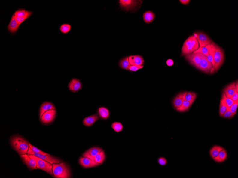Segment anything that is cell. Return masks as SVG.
Returning <instances> with one entry per match:
<instances>
[{"label": "cell", "instance_id": "30", "mask_svg": "<svg viewBox=\"0 0 238 178\" xmlns=\"http://www.w3.org/2000/svg\"><path fill=\"white\" fill-rule=\"evenodd\" d=\"M191 107V106L189 101L185 99L183 101V103H182L181 106L179 108L176 109V110L179 112H185L188 110Z\"/></svg>", "mask_w": 238, "mask_h": 178}, {"label": "cell", "instance_id": "10", "mask_svg": "<svg viewBox=\"0 0 238 178\" xmlns=\"http://www.w3.org/2000/svg\"><path fill=\"white\" fill-rule=\"evenodd\" d=\"M56 114L55 110H50L46 112L40 118V121L42 123L48 124L53 121Z\"/></svg>", "mask_w": 238, "mask_h": 178}, {"label": "cell", "instance_id": "18", "mask_svg": "<svg viewBox=\"0 0 238 178\" xmlns=\"http://www.w3.org/2000/svg\"><path fill=\"white\" fill-rule=\"evenodd\" d=\"M103 150L102 149L99 147H93L88 150L83 154L84 157L87 158L94 160L95 156Z\"/></svg>", "mask_w": 238, "mask_h": 178}, {"label": "cell", "instance_id": "11", "mask_svg": "<svg viewBox=\"0 0 238 178\" xmlns=\"http://www.w3.org/2000/svg\"><path fill=\"white\" fill-rule=\"evenodd\" d=\"M82 86L80 80L76 78H73L69 82L68 87L72 92L76 93L81 89Z\"/></svg>", "mask_w": 238, "mask_h": 178}, {"label": "cell", "instance_id": "27", "mask_svg": "<svg viewBox=\"0 0 238 178\" xmlns=\"http://www.w3.org/2000/svg\"><path fill=\"white\" fill-rule=\"evenodd\" d=\"M197 97V94L192 92H189L186 95L185 99L186 100L189 101L191 106Z\"/></svg>", "mask_w": 238, "mask_h": 178}, {"label": "cell", "instance_id": "26", "mask_svg": "<svg viewBox=\"0 0 238 178\" xmlns=\"http://www.w3.org/2000/svg\"><path fill=\"white\" fill-rule=\"evenodd\" d=\"M119 65L121 68L128 70L130 66L128 61V57H125L122 59L119 62Z\"/></svg>", "mask_w": 238, "mask_h": 178}, {"label": "cell", "instance_id": "24", "mask_svg": "<svg viewBox=\"0 0 238 178\" xmlns=\"http://www.w3.org/2000/svg\"><path fill=\"white\" fill-rule=\"evenodd\" d=\"M32 14L33 12L32 11L26 10L24 9H18L15 11L13 14L15 16L18 17H23L28 15H32Z\"/></svg>", "mask_w": 238, "mask_h": 178}, {"label": "cell", "instance_id": "28", "mask_svg": "<svg viewBox=\"0 0 238 178\" xmlns=\"http://www.w3.org/2000/svg\"><path fill=\"white\" fill-rule=\"evenodd\" d=\"M224 149L222 147L218 146H214L210 150V156L213 159L218 156L219 153Z\"/></svg>", "mask_w": 238, "mask_h": 178}, {"label": "cell", "instance_id": "43", "mask_svg": "<svg viewBox=\"0 0 238 178\" xmlns=\"http://www.w3.org/2000/svg\"><path fill=\"white\" fill-rule=\"evenodd\" d=\"M167 65L168 66H172L174 64V61L172 59H168L166 62Z\"/></svg>", "mask_w": 238, "mask_h": 178}, {"label": "cell", "instance_id": "42", "mask_svg": "<svg viewBox=\"0 0 238 178\" xmlns=\"http://www.w3.org/2000/svg\"><path fill=\"white\" fill-rule=\"evenodd\" d=\"M229 99H231L232 100L234 101L238 100V93L236 90L233 95L230 97Z\"/></svg>", "mask_w": 238, "mask_h": 178}, {"label": "cell", "instance_id": "20", "mask_svg": "<svg viewBox=\"0 0 238 178\" xmlns=\"http://www.w3.org/2000/svg\"><path fill=\"white\" fill-rule=\"evenodd\" d=\"M236 82L230 84L226 86L223 90V91L225 93L226 96L229 98L230 97L233 95L236 90L235 88Z\"/></svg>", "mask_w": 238, "mask_h": 178}, {"label": "cell", "instance_id": "22", "mask_svg": "<svg viewBox=\"0 0 238 178\" xmlns=\"http://www.w3.org/2000/svg\"><path fill=\"white\" fill-rule=\"evenodd\" d=\"M143 18L146 23L149 24L154 20L155 15L154 13L151 11H147L144 13Z\"/></svg>", "mask_w": 238, "mask_h": 178}, {"label": "cell", "instance_id": "32", "mask_svg": "<svg viewBox=\"0 0 238 178\" xmlns=\"http://www.w3.org/2000/svg\"><path fill=\"white\" fill-rule=\"evenodd\" d=\"M72 28V27L69 24H64L61 25L60 28L61 33L66 34L69 32Z\"/></svg>", "mask_w": 238, "mask_h": 178}, {"label": "cell", "instance_id": "5", "mask_svg": "<svg viewBox=\"0 0 238 178\" xmlns=\"http://www.w3.org/2000/svg\"><path fill=\"white\" fill-rule=\"evenodd\" d=\"M30 158L35 161L36 164L37 168L47 172L51 175H53L52 165L47 161L42 159L33 155H28Z\"/></svg>", "mask_w": 238, "mask_h": 178}, {"label": "cell", "instance_id": "7", "mask_svg": "<svg viewBox=\"0 0 238 178\" xmlns=\"http://www.w3.org/2000/svg\"><path fill=\"white\" fill-rule=\"evenodd\" d=\"M213 67V66L212 63L208 60L206 55H203L200 63L196 68L205 73L209 74L210 73V71Z\"/></svg>", "mask_w": 238, "mask_h": 178}, {"label": "cell", "instance_id": "19", "mask_svg": "<svg viewBox=\"0 0 238 178\" xmlns=\"http://www.w3.org/2000/svg\"><path fill=\"white\" fill-rule=\"evenodd\" d=\"M55 107L52 103L46 101L43 103L40 106L39 110V118H41L43 114L48 111L55 110Z\"/></svg>", "mask_w": 238, "mask_h": 178}, {"label": "cell", "instance_id": "36", "mask_svg": "<svg viewBox=\"0 0 238 178\" xmlns=\"http://www.w3.org/2000/svg\"><path fill=\"white\" fill-rule=\"evenodd\" d=\"M32 15H27V16L23 17H18L15 16L14 15V17L15 20H16L18 23L21 25L23 22H24L25 20L27 19L30 16H31Z\"/></svg>", "mask_w": 238, "mask_h": 178}, {"label": "cell", "instance_id": "45", "mask_svg": "<svg viewBox=\"0 0 238 178\" xmlns=\"http://www.w3.org/2000/svg\"><path fill=\"white\" fill-rule=\"evenodd\" d=\"M235 88H236V91L238 92V82H237V83H236L235 84Z\"/></svg>", "mask_w": 238, "mask_h": 178}, {"label": "cell", "instance_id": "41", "mask_svg": "<svg viewBox=\"0 0 238 178\" xmlns=\"http://www.w3.org/2000/svg\"><path fill=\"white\" fill-rule=\"evenodd\" d=\"M158 163L161 166H164L167 163V161L166 159L163 157H160L158 159Z\"/></svg>", "mask_w": 238, "mask_h": 178}, {"label": "cell", "instance_id": "34", "mask_svg": "<svg viewBox=\"0 0 238 178\" xmlns=\"http://www.w3.org/2000/svg\"><path fill=\"white\" fill-rule=\"evenodd\" d=\"M222 98L224 99V101H225L226 105H227V106L229 107V108H230L231 105L236 101H233L231 99L227 98V97H226L225 93L224 92L222 93Z\"/></svg>", "mask_w": 238, "mask_h": 178}, {"label": "cell", "instance_id": "35", "mask_svg": "<svg viewBox=\"0 0 238 178\" xmlns=\"http://www.w3.org/2000/svg\"><path fill=\"white\" fill-rule=\"evenodd\" d=\"M238 105V100L236 101L231 105V107H230V110H231L232 112L231 118L235 115L236 114L237 110Z\"/></svg>", "mask_w": 238, "mask_h": 178}, {"label": "cell", "instance_id": "25", "mask_svg": "<svg viewBox=\"0 0 238 178\" xmlns=\"http://www.w3.org/2000/svg\"><path fill=\"white\" fill-rule=\"evenodd\" d=\"M98 114L101 118L103 119H106L109 116V113L108 109L101 107L99 108Z\"/></svg>", "mask_w": 238, "mask_h": 178}, {"label": "cell", "instance_id": "38", "mask_svg": "<svg viewBox=\"0 0 238 178\" xmlns=\"http://www.w3.org/2000/svg\"><path fill=\"white\" fill-rule=\"evenodd\" d=\"M29 147H30V148L34 152L44 155H50L47 153H45V152H43V151H41L39 149L36 148L35 147L33 146V145H32L30 143H29Z\"/></svg>", "mask_w": 238, "mask_h": 178}, {"label": "cell", "instance_id": "4", "mask_svg": "<svg viewBox=\"0 0 238 178\" xmlns=\"http://www.w3.org/2000/svg\"><path fill=\"white\" fill-rule=\"evenodd\" d=\"M199 48V43L197 38L194 35L190 36L184 42L182 49V55L191 54L197 50Z\"/></svg>", "mask_w": 238, "mask_h": 178}, {"label": "cell", "instance_id": "13", "mask_svg": "<svg viewBox=\"0 0 238 178\" xmlns=\"http://www.w3.org/2000/svg\"><path fill=\"white\" fill-rule=\"evenodd\" d=\"M20 156L22 162L30 169L32 170L38 168L35 161L30 158L28 154L20 155Z\"/></svg>", "mask_w": 238, "mask_h": 178}, {"label": "cell", "instance_id": "23", "mask_svg": "<svg viewBox=\"0 0 238 178\" xmlns=\"http://www.w3.org/2000/svg\"><path fill=\"white\" fill-rule=\"evenodd\" d=\"M227 154L226 151L223 149L219 153L217 156L214 158L213 159L215 161L217 162H222L224 161L227 158Z\"/></svg>", "mask_w": 238, "mask_h": 178}, {"label": "cell", "instance_id": "15", "mask_svg": "<svg viewBox=\"0 0 238 178\" xmlns=\"http://www.w3.org/2000/svg\"><path fill=\"white\" fill-rule=\"evenodd\" d=\"M20 25L18 24L15 20L14 15L13 14L7 26L8 31L11 34H14L18 30Z\"/></svg>", "mask_w": 238, "mask_h": 178}, {"label": "cell", "instance_id": "33", "mask_svg": "<svg viewBox=\"0 0 238 178\" xmlns=\"http://www.w3.org/2000/svg\"><path fill=\"white\" fill-rule=\"evenodd\" d=\"M111 127L116 132L121 131L123 129V126L120 122H115L111 125Z\"/></svg>", "mask_w": 238, "mask_h": 178}, {"label": "cell", "instance_id": "1", "mask_svg": "<svg viewBox=\"0 0 238 178\" xmlns=\"http://www.w3.org/2000/svg\"><path fill=\"white\" fill-rule=\"evenodd\" d=\"M205 47L208 49L209 54L212 55L214 61V73L217 71L223 64L224 59V51L213 41Z\"/></svg>", "mask_w": 238, "mask_h": 178}, {"label": "cell", "instance_id": "12", "mask_svg": "<svg viewBox=\"0 0 238 178\" xmlns=\"http://www.w3.org/2000/svg\"><path fill=\"white\" fill-rule=\"evenodd\" d=\"M139 1L132 0H120L119 2L122 9L129 10L134 9L138 4Z\"/></svg>", "mask_w": 238, "mask_h": 178}, {"label": "cell", "instance_id": "14", "mask_svg": "<svg viewBox=\"0 0 238 178\" xmlns=\"http://www.w3.org/2000/svg\"><path fill=\"white\" fill-rule=\"evenodd\" d=\"M79 163L82 167L85 168L95 167L100 165L95 162L94 160L85 157L80 158L79 159Z\"/></svg>", "mask_w": 238, "mask_h": 178}, {"label": "cell", "instance_id": "9", "mask_svg": "<svg viewBox=\"0 0 238 178\" xmlns=\"http://www.w3.org/2000/svg\"><path fill=\"white\" fill-rule=\"evenodd\" d=\"M194 36L197 38L199 43V47H204L212 42V40L206 34L202 32L194 34Z\"/></svg>", "mask_w": 238, "mask_h": 178}, {"label": "cell", "instance_id": "17", "mask_svg": "<svg viewBox=\"0 0 238 178\" xmlns=\"http://www.w3.org/2000/svg\"><path fill=\"white\" fill-rule=\"evenodd\" d=\"M187 92H184L176 96L173 101V105L175 110L181 106L183 101L185 100V97Z\"/></svg>", "mask_w": 238, "mask_h": 178}, {"label": "cell", "instance_id": "29", "mask_svg": "<svg viewBox=\"0 0 238 178\" xmlns=\"http://www.w3.org/2000/svg\"><path fill=\"white\" fill-rule=\"evenodd\" d=\"M105 159V154L104 151L102 150L94 158L95 161L100 164L103 163Z\"/></svg>", "mask_w": 238, "mask_h": 178}, {"label": "cell", "instance_id": "21", "mask_svg": "<svg viewBox=\"0 0 238 178\" xmlns=\"http://www.w3.org/2000/svg\"><path fill=\"white\" fill-rule=\"evenodd\" d=\"M98 119L99 117L97 114H94L84 118L83 120V123L84 125L87 127H90Z\"/></svg>", "mask_w": 238, "mask_h": 178}, {"label": "cell", "instance_id": "16", "mask_svg": "<svg viewBox=\"0 0 238 178\" xmlns=\"http://www.w3.org/2000/svg\"><path fill=\"white\" fill-rule=\"evenodd\" d=\"M128 61L131 66H143L144 60L143 57L139 55H131L128 57Z\"/></svg>", "mask_w": 238, "mask_h": 178}, {"label": "cell", "instance_id": "37", "mask_svg": "<svg viewBox=\"0 0 238 178\" xmlns=\"http://www.w3.org/2000/svg\"><path fill=\"white\" fill-rule=\"evenodd\" d=\"M194 53H202L207 57L209 55V53L206 47H199V49L196 51L194 52Z\"/></svg>", "mask_w": 238, "mask_h": 178}, {"label": "cell", "instance_id": "8", "mask_svg": "<svg viewBox=\"0 0 238 178\" xmlns=\"http://www.w3.org/2000/svg\"><path fill=\"white\" fill-rule=\"evenodd\" d=\"M203 55L202 53L193 52L191 54L186 55L185 56V58L188 62L197 68L200 63Z\"/></svg>", "mask_w": 238, "mask_h": 178}, {"label": "cell", "instance_id": "40", "mask_svg": "<svg viewBox=\"0 0 238 178\" xmlns=\"http://www.w3.org/2000/svg\"><path fill=\"white\" fill-rule=\"evenodd\" d=\"M143 66H131V65H130L129 68V69H128V70L130 71L136 72V71L143 68Z\"/></svg>", "mask_w": 238, "mask_h": 178}, {"label": "cell", "instance_id": "6", "mask_svg": "<svg viewBox=\"0 0 238 178\" xmlns=\"http://www.w3.org/2000/svg\"><path fill=\"white\" fill-rule=\"evenodd\" d=\"M28 155H33L34 156L40 158L44 160L50 162L51 164L54 163H60V162H62V160H61L60 159L57 158L55 157L50 155H44L42 154L34 152L32 151L30 147L29 148V150L27 152Z\"/></svg>", "mask_w": 238, "mask_h": 178}, {"label": "cell", "instance_id": "44", "mask_svg": "<svg viewBox=\"0 0 238 178\" xmlns=\"http://www.w3.org/2000/svg\"><path fill=\"white\" fill-rule=\"evenodd\" d=\"M180 3L184 5H187L190 2V0H180Z\"/></svg>", "mask_w": 238, "mask_h": 178}, {"label": "cell", "instance_id": "2", "mask_svg": "<svg viewBox=\"0 0 238 178\" xmlns=\"http://www.w3.org/2000/svg\"><path fill=\"white\" fill-rule=\"evenodd\" d=\"M10 141L11 147L19 154L27 153L29 143L24 138L20 135H15L11 138Z\"/></svg>", "mask_w": 238, "mask_h": 178}, {"label": "cell", "instance_id": "3", "mask_svg": "<svg viewBox=\"0 0 238 178\" xmlns=\"http://www.w3.org/2000/svg\"><path fill=\"white\" fill-rule=\"evenodd\" d=\"M53 177L56 178H68L70 177L69 168L64 162L52 164Z\"/></svg>", "mask_w": 238, "mask_h": 178}, {"label": "cell", "instance_id": "31", "mask_svg": "<svg viewBox=\"0 0 238 178\" xmlns=\"http://www.w3.org/2000/svg\"><path fill=\"white\" fill-rule=\"evenodd\" d=\"M227 107V105L225 101H224V99L222 98L220 101L219 108V114L221 117L223 116L224 113L226 111Z\"/></svg>", "mask_w": 238, "mask_h": 178}, {"label": "cell", "instance_id": "39", "mask_svg": "<svg viewBox=\"0 0 238 178\" xmlns=\"http://www.w3.org/2000/svg\"><path fill=\"white\" fill-rule=\"evenodd\" d=\"M232 112L231 110H230V108L227 107V109L225 112L222 116V117L225 118H231Z\"/></svg>", "mask_w": 238, "mask_h": 178}]
</instances>
